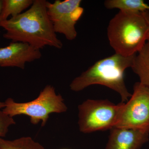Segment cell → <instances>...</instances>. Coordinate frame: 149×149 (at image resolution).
<instances>
[{
    "label": "cell",
    "mask_w": 149,
    "mask_h": 149,
    "mask_svg": "<svg viewBox=\"0 0 149 149\" xmlns=\"http://www.w3.org/2000/svg\"><path fill=\"white\" fill-rule=\"evenodd\" d=\"M47 1L34 0L30 8L17 16L0 22V27L6 30L4 38L12 42L27 43L36 49L50 46L62 48L49 18Z\"/></svg>",
    "instance_id": "1"
},
{
    "label": "cell",
    "mask_w": 149,
    "mask_h": 149,
    "mask_svg": "<svg viewBox=\"0 0 149 149\" xmlns=\"http://www.w3.org/2000/svg\"><path fill=\"white\" fill-rule=\"evenodd\" d=\"M136 55L124 56L115 53L100 60L73 79L70 85V90L80 92L91 85H104L118 93L121 102H128L132 95L125 85L124 72L132 67Z\"/></svg>",
    "instance_id": "2"
},
{
    "label": "cell",
    "mask_w": 149,
    "mask_h": 149,
    "mask_svg": "<svg viewBox=\"0 0 149 149\" xmlns=\"http://www.w3.org/2000/svg\"><path fill=\"white\" fill-rule=\"evenodd\" d=\"M107 36L115 53L130 56L141 51L149 39V26L142 13L119 11L109 22Z\"/></svg>",
    "instance_id": "3"
},
{
    "label": "cell",
    "mask_w": 149,
    "mask_h": 149,
    "mask_svg": "<svg viewBox=\"0 0 149 149\" xmlns=\"http://www.w3.org/2000/svg\"><path fill=\"white\" fill-rule=\"evenodd\" d=\"M5 107L2 111L13 117L16 116H27L30 122L37 125L41 121L42 126L46 125L52 113H62L68 109L61 95L56 94L53 86L47 85L33 100L18 103L8 98L4 102Z\"/></svg>",
    "instance_id": "4"
},
{
    "label": "cell",
    "mask_w": 149,
    "mask_h": 149,
    "mask_svg": "<svg viewBox=\"0 0 149 149\" xmlns=\"http://www.w3.org/2000/svg\"><path fill=\"white\" fill-rule=\"evenodd\" d=\"M123 103L115 104L107 100L85 101L78 107L80 131L88 133L115 127Z\"/></svg>",
    "instance_id": "5"
},
{
    "label": "cell",
    "mask_w": 149,
    "mask_h": 149,
    "mask_svg": "<svg viewBox=\"0 0 149 149\" xmlns=\"http://www.w3.org/2000/svg\"><path fill=\"white\" fill-rule=\"evenodd\" d=\"M149 132V88L140 82L135 83L129 100L124 103L115 126Z\"/></svg>",
    "instance_id": "6"
},
{
    "label": "cell",
    "mask_w": 149,
    "mask_h": 149,
    "mask_svg": "<svg viewBox=\"0 0 149 149\" xmlns=\"http://www.w3.org/2000/svg\"><path fill=\"white\" fill-rule=\"evenodd\" d=\"M81 2V0L47 1L48 16L55 32L64 35L68 40L72 41L77 37L75 26L84 13Z\"/></svg>",
    "instance_id": "7"
},
{
    "label": "cell",
    "mask_w": 149,
    "mask_h": 149,
    "mask_svg": "<svg viewBox=\"0 0 149 149\" xmlns=\"http://www.w3.org/2000/svg\"><path fill=\"white\" fill-rule=\"evenodd\" d=\"M41 57L40 49L27 43L12 42L8 46L0 48V67L24 69L26 63L39 59Z\"/></svg>",
    "instance_id": "8"
},
{
    "label": "cell",
    "mask_w": 149,
    "mask_h": 149,
    "mask_svg": "<svg viewBox=\"0 0 149 149\" xmlns=\"http://www.w3.org/2000/svg\"><path fill=\"white\" fill-rule=\"evenodd\" d=\"M110 130L105 149H140L149 140L145 130L116 127Z\"/></svg>",
    "instance_id": "9"
},
{
    "label": "cell",
    "mask_w": 149,
    "mask_h": 149,
    "mask_svg": "<svg viewBox=\"0 0 149 149\" xmlns=\"http://www.w3.org/2000/svg\"><path fill=\"white\" fill-rule=\"evenodd\" d=\"M131 68L139 76V82L149 88V39L135 56Z\"/></svg>",
    "instance_id": "10"
},
{
    "label": "cell",
    "mask_w": 149,
    "mask_h": 149,
    "mask_svg": "<svg viewBox=\"0 0 149 149\" xmlns=\"http://www.w3.org/2000/svg\"><path fill=\"white\" fill-rule=\"evenodd\" d=\"M106 8L118 9L121 11L138 13L149 11V5L143 0H107L104 2Z\"/></svg>",
    "instance_id": "11"
},
{
    "label": "cell",
    "mask_w": 149,
    "mask_h": 149,
    "mask_svg": "<svg viewBox=\"0 0 149 149\" xmlns=\"http://www.w3.org/2000/svg\"><path fill=\"white\" fill-rule=\"evenodd\" d=\"M34 0H3V6L0 15V22L8 19L22 13L33 4Z\"/></svg>",
    "instance_id": "12"
},
{
    "label": "cell",
    "mask_w": 149,
    "mask_h": 149,
    "mask_svg": "<svg viewBox=\"0 0 149 149\" xmlns=\"http://www.w3.org/2000/svg\"><path fill=\"white\" fill-rule=\"evenodd\" d=\"M0 149H45L30 137H22L10 141L0 139Z\"/></svg>",
    "instance_id": "13"
},
{
    "label": "cell",
    "mask_w": 149,
    "mask_h": 149,
    "mask_svg": "<svg viewBox=\"0 0 149 149\" xmlns=\"http://www.w3.org/2000/svg\"><path fill=\"white\" fill-rule=\"evenodd\" d=\"M15 123L16 122L13 118L0 110V139L5 137L8 132L9 128Z\"/></svg>",
    "instance_id": "14"
},
{
    "label": "cell",
    "mask_w": 149,
    "mask_h": 149,
    "mask_svg": "<svg viewBox=\"0 0 149 149\" xmlns=\"http://www.w3.org/2000/svg\"><path fill=\"white\" fill-rule=\"evenodd\" d=\"M142 13L149 26V11L144 12Z\"/></svg>",
    "instance_id": "15"
},
{
    "label": "cell",
    "mask_w": 149,
    "mask_h": 149,
    "mask_svg": "<svg viewBox=\"0 0 149 149\" xmlns=\"http://www.w3.org/2000/svg\"><path fill=\"white\" fill-rule=\"evenodd\" d=\"M5 107V103L4 102H0V110L3 109Z\"/></svg>",
    "instance_id": "16"
},
{
    "label": "cell",
    "mask_w": 149,
    "mask_h": 149,
    "mask_svg": "<svg viewBox=\"0 0 149 149\" xmlns=\"http://www.w3.org/2000/svg\"><path fill=\"white\" fill-rule=\"evenodd\" d=\"M3 6V0H0V15L1 13L2 9Z\"/></svg>",
    "instance_id": "17"
},
{
    "label": "cell",
    "mask_w": 149,
    "mask_h": 149,
    "mask_svg": "<svg viewBox=\"0 0 149 149\" xmlns=\"http://www.w3.org/2000/svg\"></svg>",
    "instance_id": "18"
}]
</instances>
